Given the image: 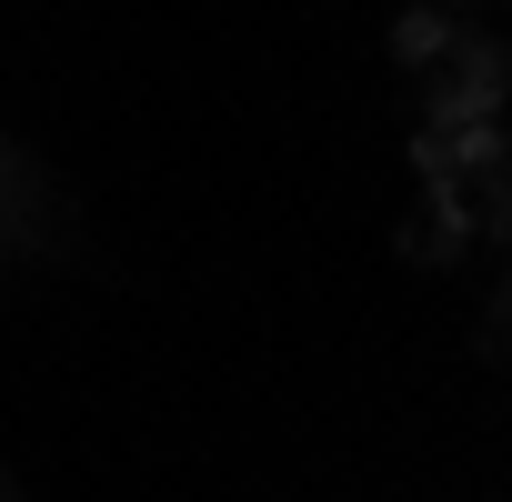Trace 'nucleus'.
Here are the masks:
<instances>
[]
</instances>
